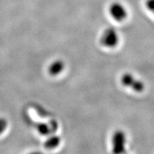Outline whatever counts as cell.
I'll return each instance as SVG.
<instances>
[{
  "instance_id": "1",
  "label": "cell",
  "mask_w": 154,
  "mask_h": 154,
  "mask_svg": "<svg viewBox=\"0 0 154 154\" xmlns=\"http://www.w3.org/2000/svg\"><path fill=\"white\" fill-rule=\"evenodd\" d=\"M101 44L103 47L113 48L119 42V36L116 31L113 28H108L103 32L100 38Z\"/></svg>"
},
{
  "instance_id": "2",
  "label": "cell",
  "mask_w": 154,
  "mask_h": 154,
  "mask_svg": "<svg viewBox=\"0 0 154 154\" xmlns=\"http://www.w3.org/2000/svg\"><path fill=\"white\" fill-rule=\"evenodd\" d=\"M121 83L125 86L132 88L134 91L141 92L144 89L143 83L140 81L136 80L131 74H125L121 78Z\"/></svg>"
},
{
  "instance_id": "3",
  "label": "cell",
  "mask_w": 154,
  "mask_h": 154,
  "mask_svg": "<svg viewBox=\"0 0 154 154\" xmlns=\"http://www.w3.org/2000/svg\"><path fill=\"white\" fill-rule=\"evenodd\" d=\"M113 151L116 153L125 152L126 136L124 132L118 131L113 134Z\"/></svg>"
},
{
  "instance_id": "4",
  "label": "cell",
  "mask_w": 154,
  "mask_h": 154,
  "mask_svg": "<svg viewBox=\"0 0 154 154\" xmlns=\"http://www.w3.org/2000/svg\"><path fill=\"white\" fill-rule=\"evenodd\" d=\"M109 12L111 17L116 21H123L126 18L127 11L121 4L115 2L111 5L109 8Z\"/></svg>"
},
{
  "instance_id": "5",
  "label": "cell",
  "mask_w": 154,
  "mask_h": 154,
  "mask_svg": "<svg viewBox=\"0 0 154 154\" xmlns=\"http://www.w3.org/2000/svg\"><path fill=\"white\" fill-rule=\"evenodd\" d=\"M63 68H64V63L63 61L61 60H56L49 65L48 72L51 76H57L62 72Z\"/></svg>"
},
{
  "instance_id": "6",
  "label": "cell",
  "mask_w": 154,
  "mask_h": 154,
  "mask_svg": "<svg viewBox=\"0 0 154 154\" xmlns=\"http://www.w3.org/2000/svg\"><path fill=\"white\" fill-rule=\"evenodd\" d=\"M60 143V138L57 136H52L44 142V147L47 149H54Z\"/></svg>"
},
{
  "instance_id": "7",
  "label": "cell",
  "mask_w": 154,
  "mask_h": 154,
  "mask_svg": "<svg viewBox=\"0 0 154 154\" xmlns=\"http://www.w3.org/2000/svg\"><path fill=\"white\" fill-rule=\"evenodd\" d=\"M36 128L39 134L42 135H49L51 131V128L49 126L45 123H38L36 125Z\"/></svg>"
},
{
  "instance_id": "8",
  "label": "cell",
  "mask_w": 154,
  "mask_h": 154,
  "mask_svg": "<svg viewBox=\"0 0 154 154\" xmlns=\"http://www.w3.org/2000/svg\"><path fill=\"white\" fill-rule=\"evenodd\" d=\"M7 127V121L4 118H0V134H2Z\"/></svg>"
},
{
  "instance_id": "9",
  "label": "cell",
  "mask_w": 154,
  "mask_h": 154,
  "mask_svg": "<svg viewBox=\"0 0 154 154\" xmlns=\"http://www.w3.org/2000/svg\"><path fill=\"white\" fill-rule=\"evenodd\" d=\"M146 6L149 10L154 12V0H146Z\"/></svg>"
}]
</instances>
